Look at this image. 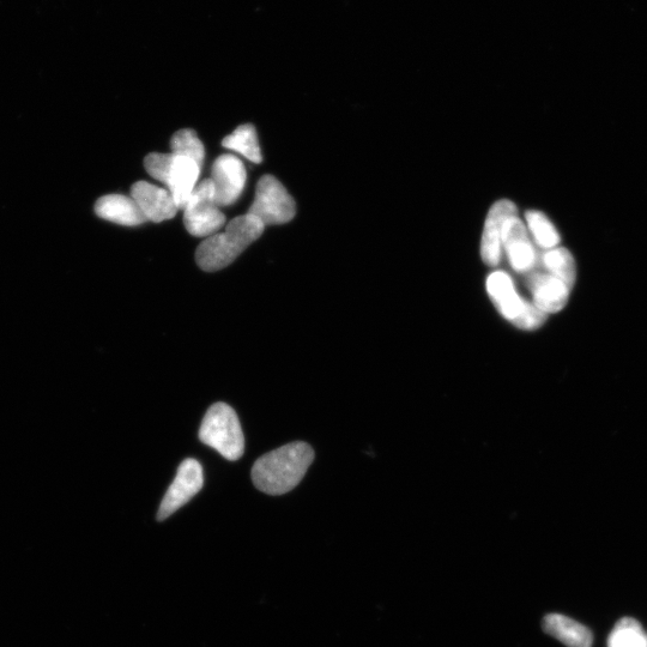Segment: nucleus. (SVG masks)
Here are the masks:
<instances>
[{
  "mask_svg": "<svg viewBox=\"0 0 647 647\" xmlns=\"http://www.w3.org/2000/svg\"><path fill=\"white\" fill-rule=\"evenodd\" d=\"M223 147L238 151L246 159L252 162L260 163L263 161L262 153L258 144L257 131L252 124L239 126L232 135L227 136L222 141Z\"/></svg>",
  "mask_w": 647,
  "mask_h": 647,
  "instance_id": "18",
  "label": "nucleus"
},
{
  "mask_svg": "<svg viewBox=\"0 0 647 647\" xmlns=\"http://www.w3.org/2000/svg\"><path fill=\"white\" fill-rule=\"evenodd\" d=\"M313 459L314 451L306 443L284 445L258 459L252 468V481L265 494H286L304 479Z\"/></svg>",
  "mask_w": 647,
  "mask_h": 647,
  "instance_id": "1",
  "label": "nucleus"
},
{
  "mask_svg": "<svg viewBox=\"0 0 647 647\" xmlns=\"http://www.w3.org/2000/svg\"><path fill=\"white\" fill-rule=\"evenodd\" d=\"M518 214L517 205L509 199L495 203L487 215L481 241V258L491 268L503 259V228L505 222Z\"/></svg>",
  "mask_w": 647,
  "mask_h": 647,
  "instance_id": "11",
  "label": "nucleus"
},
{
  "mask_svg": "<svg viewBox=\"0 0 647 647\" xmlns=\"http://www.w3.org/2000/svg\"><path fill=\"white\" fill-rule=\"evenodd\" d=\"M646 642H647V637H646Z\"/></svg>",
  "mask_w": 647,
  "mask_h": 647,
  "instance_id": "22",
  "label": "nucleus"
},
{
  "mask_svg": "<svg viewBox=\"0 0 647 647\" xmlns=\"http://www.w3.org/2000/svg\"><path fill=\"white\" fill-rule=\"evenodd\" d=\"M174 162L169 174L168 187L178 209H184L189 201L201 173V167L189 157L174 155Z\"/></svg>",
  "mask_w": 647,
  "mask_h": 647,
  "instance_id": "14",
  "label": "nucleus"
},
{
  "mask_svg": "<svg viewBox=\"0 0 647 647\" xmlns=\"http://www.w3.org/2000/svg\"><path fill=\"white\" fill-rule=\"evenodd\" d=\"M249 214L257 217L264 226L283 225L294 219L296 205L280 181L272 175H264L258 181L255 202Z\"/></svg>",
  "mask_w": 647,
  "mask_h": 647,
  "instance_id": "6",
  "label": "nucleus"
},
{
  "mask_svg": "<svg viewBox=\"0 0 647 647\" xmlns=\"http://www.w3.org/2000/svg\"><path fill=\"white\" fill-rule=\"evenodd\" d=\"M199 439L228 461H238L244 455L245 438L237 413L226 403H216L205 414Z\"/></svg>",
  "mask_w": 647,
  "mask_h": 647,
  "instance_id": "4",
  "label": "nucleus"
},
{
  "mask_svg": "<svg viewBox=\"0 0 647 647\" xmlns=\"http://www.w3.org/2000/svg\"><path fill=\"white\" fill-rule=\"evenodd\" d=\"M131 197L148 221L159 223L171 220L179 210L171 192L151 185L147 181H138L133 185Z\"/></svg>",
  "mask_w": 647,
  "mask_h": 647,
  "instance_id": "12",
  "label": "nucleus"
},
{
  "mask_svg": "<svg viewBox=\"0 0 647 647\" xmlns=\"http://www.w3.org/2000/svg\"><path fill=\"white\" fill-rule=\"evenodd\" d=\"M518 275H528L540 265L541 253L518 214L510 217L503 228V252Z\"/></svg>",
  "mask_w": 647,
  "mask_h": 647,
  "instance_id": "7",
  "label": "nucleus"
},
{
  "mask_svg": "<svg viewBox=\"0 0 647 647\" xmlns=\"http://www.w3.org/2000/svg\"><path fill=\"white\" fill-rule=\"evenodd\" d=\"M647 634L636 619L624 618L615 625L608 647H647Z\"/></svg>",
  "mask_w": 647,
  "mask_h": 647,
  "instance_id": "19",
  "label": "nucleus"
},
{
  "mask_svg": "<svg viewBox=\"0 0 647 647\" xmlns=\"http://www.w3.org/2000/svg\"><path fill=\"white\" fill-rule=\"evenodd\" d=\"M95 213L102 220L126 227L143 225L148 221L132 197L122 195L101 197L95 204Z\"/></svg>",
  "mask_w": 647,
  "mask_h": 647,
  "instance_id": "13",
  "label": "nucleus"
},
{
  "mask_svg": "<svg viewBox=\"0 0 647 647\" xmlns=\"http://www.w3.org/2000/svg\"><path fill=\"white\" fill-rule=\"evenodd\" d=\"M526 228L534 240L535 245L542 251H549L559 247L560 234L556 231L553 222L541 211L530 210L525 214Z\"/></svg>",
  "mask_w": 647,
  "mask_h": 647,
  "instance_id": "16",
  "label": "nucleus"
},
{
  "mask_svg": "<svg viewBox=\"0 0 647 647\" xmlns=\"http://www.w3.org/2000/svg\"><path fill=\"white\" fill-rule=\"evenodd\" d=\"M264 228L263 223L253 215L235 217L227 226L225 233L211 235L199 245L196 252L199 268L208 272L225 269L253 241L260 238Z\"/></svg>",
  "mask_w": 647,
  "mask_h": 647,
  "instance_id": "2",
  "label": "nucleus"
},
{
  "mask_svg": "<svg viewBox=\"0 0 647 647\" xmlns=\"http://www.w3.org/2000/svg\"><path fill=\"white\" fill-rule=\"evenodd\" d=\"M174 154H150L145 157L144 166L151 177L168 185L169 174L174 162Z\"/></svg>",
  "mask_w": 647,
  "mask_h": 647,
  "instance_id": "21",
  "label": "nucleus"
},
{
  "mask_svg": "<svg viewBox=\"0 0 647 647\" xmlns=\"http://www.w3.org/2000/svg\"><path fill=\"white\" fill-rule=\"evenodd\" d=\"M215 202L219 207H231L241 196L246 184L243 161L233 155L217 157L213 166Z\"/></svg>",
  "mask_w": 647,
  "mask_h": 647,
  "instance_id": "10",
  "label": "nucleus"
},
{
  "mask_svg": "<svg viewBox=\"0 0 647 647\" xmlns=\"http://www.w3.org/2000/svg\"><path fill=\"white\" fill-rule=\"evenodd\" d=\"M204 477L202 465L193 458H187L180 464L177 477L163 498L157 520L167 519L181 507L196 497L203 488Z\"/></svg>",
  "mask_w": 647,
  "mask_h": 647,
  "instance_id": "9",
  "label": "nucleus"
},
{
  "mask_svg": "<svg viewBox=\"0 0 647 647\" xmlns=\"http://www.w3.org/2000/svg\"><path fill=\"white\" fill-rule=\"evenodd\" d=\"M540 266L544 271L566 282L568 286L574 287L577 277L576 262L571 252L564 247L559 246L553 250L543 251Z\"/></svg>",
  "mask_w": 647,
  "mask_h": 647,
  "instance_id": "17",
  "label": "nucleus"
},
{
  "mask_svg": "<svg viewBox=\"0 0 647 647\" xmlns=\"http://www.w3.org/2000/svg\"><path fill=\"white\" fill-rule=\"evenodd\" d=\"M524 281L531 293L532 304L547 316L564 310L570 300L573 288L560 278L544 271L540 265L525 275Z\"/></svg>",
  "mask_w": 647,
  "mask_h": 647,
  "instance_id": "8",
  "label": "nucleus"
},
{
  "mask_svg": "<svg viewBox=\"0 0 647 647\" xmlns=\"http://www.w3.org/2000/svg\"><path fill=\"white\" fill-rule=\"evenodd\" d=\"M486 287L501 316L518 329L532 331L546 323L547 314L518 292L515 281L507 272L493 271L487 278Z\"/></svg>",
  "mask_w": 647,
  "mask_h": 647,
  "instance_id": "3",
  "label": "nucleus"
},
{
  "mask_svg": "<svg viewBox=\"0 0 647 647\" xmlns=\"http://www.w3.org/2000/svg\"><path fill=\"white\" fill-rule=\"evenodd\" d=\"M543 630L567 647H591L594 637L589 628L567 616L550 614L543 620Z\"/></svg>",
  "mask_w": 647,
  "mask_h": 647,
  "instance_id": "15",
  "label": "nucleus"
},
{
  "mask_svg": "<svg viewBox=\"0 0 647 647\" xmlns=\"http://www.w3.org/2000/svg\"><path fill=\"white\" fill-rule=\"evenodd\" d=\"M171 148L172 154L189 157V159L197 162L199 167H203L205 157L204 145L195 131L185 129L174 133Z\"/></svg>",
  "mask_w": 647,
  "mask_h": 647,
  "instance_id": "20",
  "label": "nucleus"
},
{
  "mask_svg": "<svg viewBox=\"0 0 647 647\" xmlns=\"http://www.w3.org/2000/svg\"><path fill=\"white\" fill-rule=\"evenodd\" d=\"M226 216L215 202L214 185L211 179L204 180L193 190L184 208V223L193 237L213 235L225 225Z\"/></svg>",
  "mask_w": 647,
  "mask_h": 647,
  "instance_id": "5",
  "label": "nucleus"
}]
</instances>
